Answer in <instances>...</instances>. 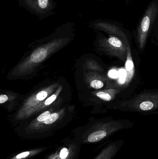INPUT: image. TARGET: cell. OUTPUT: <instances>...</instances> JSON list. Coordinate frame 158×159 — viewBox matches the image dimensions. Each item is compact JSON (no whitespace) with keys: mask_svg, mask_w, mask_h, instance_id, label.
<instances>
[{"mask_svg":"<svg viewBox=\"0 0 158 159\" xmlns=\"http://www.w3.org/2000/svg\"><path fill=\"white\" fill-rule=\"evenodd\" d=\"M158 16V0H151L137 25V38L140 48H143L148 34L154 28Z\"/></svg>","mask_w":158,"mask_h":159,"instance_id":"1","label":"cell"},{"mask_svg":"<svg viewBox=\"0 0 158 159\" xmlns=\"http://www.w3.org/2000/svg\"><path fill=\"white\" fill-rule=\"evenodd\" d=\"M19 6L42 20L56 13L57 4L54 0H17Z\"/></svg>","mask_w":158,"mask_h":159,"instance_id":"2","label":"cell"},{"mask_svg":"<svg viewBox=\"0 0 158 159\" xmlns=\"http://www.w3.org/2000/svg\"><path fill=\"white\" fill-rule=\"evenodd\" d=\"M125 109L138 112H148L158 109V92L144 93L122 102Z\"/></svg>","mask_w":158,"mask_h":159,"instance_id":"3","label":"cell"},{"mask_svg":"<svg viewBox=\"0 0 158 159\" xmlns=\"http://www.w3.org/2000/svg\"><path fill=\"white\" fill-rule=\"evenodd\" d=\"M90 26L106 32L109 33L110 35L117 36L127 43H129V31L118 21L107 19L99 18L90 22Z\"/></svg>","mask_w":158,"mask_h":159,"instance_id":"4","label":"cell"},{"mask_svg":"<svg viewBox=\"0 0 158 159\" xmlns=\"http://www.w3.org/2000/svg\"><path fill=\"white\" fill-rule=\"evenodd\" d=\"M125 71L127 74L125 83L128 84L132 79L135 74L134 65L129 43L127 44V57L125 63Z\"/></svg>","mask_w":158,"mask_h":159,"instance_id":"5","label":"cell"},{"mask_svg":"<svg viewBox=\"0 0 158 159\" xmlns=\"http://www.w3.org/2000/svg\"><path fill=\"white\" fill-rule=\"evenodd\" d=\"M120 91L116 89H110L106 91H100L96 93L97 97L107 102L113 100Z\"/></svg>","mask_w":158,"mask_h":159,"instance_id":"6","label":"cell"},{"mask_svg":"<svg viewBox=\"0 0 158 159\" xmlns=\"http://www.w3.org/2000/svg\"><path fill=\"white\" fill-rule=\"evenodd\" d=\"M47 55V51L44 48H40L32 52L31 56V59L36 63L41 62L45 58Z\"/></svg>","mask_w":158,"mask_h":159,"instance_id":"7","label":"cell"},{"mask_svg":"<svg viewBox=\"0 0 158 159\" xmlns=\"http://www.w3.org/2000/svg\"><path fill=\"white\" fill-rule=\"evenodd\" d=\"M58 115L57 113H53V114H51L50 116L45 120L44 121V123L45 124H51L57 120L58 119Z\"/></svg>","mask_w":158,"mask_h":159,"instance_id":"8","label":"cell"},{"mask_svg":"<svg viewBox=\"0 0 158 159\" xmlns=\"http://www.w3.org/2000/svg\"><path fill=\"white\" fill-rule=\"evenodd\" d=\"M104 83L101 80H95L91 82V86L94 89H99L103 88Z\"/></svg>","mask_w":158,"mask_h":159,"instance_id":"9","label":"cell"},{"mask_svg":"<svg viewBox=\"0 0 158 159\" xmlns=\"http://www.w3.org/2000/svg\"><path fill=\"white\" fill-rule=\"evenodd\" d=\"M50 115V113L49 111H45L38 116L37 118V120L39 121H45Z\"/></svg>","mask_w":158,"mask_h":159,"instance_id":"10","label":"cell"},{"mask_svg":"<svg viewBox=\"0 0 158 159\" xmlns=\"http://www.w3.org/2000/svg\"><path fill=\"white\" fill-rule=\"evenodd\" d=\"M47 95V93L45 91H42L37 94L36 97H37V100L39 101H42L46 98Z\"/></svg>","mask_w":158,"mask_h":159,"instance_id":"11","label":"cell"},{"mask_svg":"<svg viewBox=\"0 0 158 159\" xmlns=\"http://www.w3.org/2000/svg\"><path fill=\"white\" fill-rule=\"evenodd\" d=\"M69 152L68 149L66 148H62L60 151L59 156H60V158L61 159H65L66 158L68 155Z\"/></svg>","mask_w":158,"mask_h":159,"instance_id":"12","label":"cell"},{"mask_svg":"<svg viewBox=\"0 0 158 159\" xmlns=\"http://www.w3.org/2000/svg\"><path fill=\"white\" fill-rule=\"evenodd\" d=\"M56 98V95L53 94V95H52L51 97H49V98H48V99L45 101V104L46 106L51 104V103H52L55 100Z\"/></svg>","mask_w":158,"mask_h":159,"instance_id":"13","label":"cell"},{"mask_svg":"<svg viewBox=\"0 0 158 159\" xmlns=\"http://www.w3.org/2000/svg\"><path fill=\"white\" fill-rule=\"evenodd\" d=\"M109 75L111 78H117L119 76V73L116 70H111L109 71Z\"/></svg>","mask_w":158,"mask_h":159,"instance_id":"14","label":"cell"},{"mask_svg":"<svg viewBox=\"0 0 158 159\" xmlns=\"http://www.w3.org/2000/svg\"><path fill=\"white\" fill-rule=\"evenodd\" d=\"M29 152H25L23 153H20L16 157V158L17 159H20L24 158L27 157L29 155Z\"/></svg>","mask_w":158,"mask_h":159,"instance_id":"15","label":"cell"},{"mask_svg":"<svg viewBox=\"0 0 158 159\" xmlns=\"http://www.w3.org/2000/svg\"><path fill=\"white\" fill-rule=\"evenodd\" d=\"M8 100V97L5 94H1L0 95V103H3Z\"/></svg>","mask_w":158,"mask_h":159,"instance_id":"16","label":"cell"},{"mask_svg":"<svg viewBox=\"0 0 158 159\" xmlns=\"http://www.w3.org/2000/svg\"><path fill=\"white\" fill-rule=\"evenodd\" d=\"M153 29L155 30L158 31V16L156 20V22H155V25H154V28Z\"/></svg>","mask_w":158,"mask_h":159,"instance_id":"17","label":"cell"},{"mask_svg":"<svg viewBox=\"0 0 158 159\" xmlns=\"http://www.w3.org/2000/svg\"><path fill=\"white\" fill-rule=\"evenodd\" d=\"M98 1H105V0H98ZM125 1L127 2H131V1H132V0H125Z\"/></svg>","mask_w":158,"mask_h":159,"instance_id":"18","label":"cell"}]
</instances>
